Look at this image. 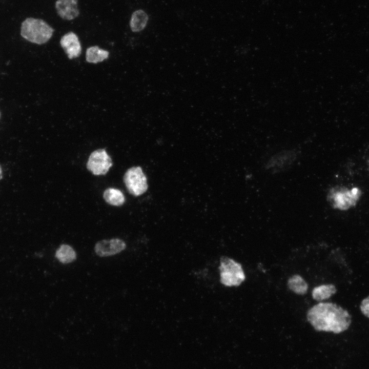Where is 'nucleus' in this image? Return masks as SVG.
<instances>
[{
  "label": "nucleus",
  "mask_w": 369,
  "mask_h": 369,
  "mask_svg": "<svg viewBox=\"0 0 369 369\" xmlns=\"http://www.w3.org/2000/svg\"><path fill=\"white\" fill-rule=\"evenodd\" d=\"M308 321L317 331L340 333L348 329L352 322L347 311L332 302H320L310 308Z\"/></svg>",
  "instance_id": "1"
},
{
  "label": "nucleus",
  "mask_w": 369,
  "mask_h": 369,
  "mask_svg": "<svg viewBox=\"0 0 369 369\" xmlns=\"http://www.w3.org/2000/svg\"><path fill=\"white\" fill-rule=\"evenodd\" d=\"M54 31L44 20L33 17L26 18L20 27L21 36L28 41L38 45L47 43L52 37Z\"/></svg>",
  "instance_id": "2"
},
{
  "label": "nucleus",
  "mask_w": 369,
  "mask_h": 369,
  "mask_svg": "<svg viewBox=\"0 0 369 369\" xmlns=\"http://www.w3.org/2000/svg\"><path fill=\"white\" fill-rule=\"evenodd\" d=\"M361 195V190L357 187L350 190L344 186H337L329 190L326 198L333 208L345 211L355 207Z\"/></svg>",
  "instance_id": "3"
},
{
  "label": "nucleus",
  "mask_w": 369,
  "mask_h": 369,
  "mask_svg": "<svg viewBox=\"0 0 369 369\" xmlns=\"http://www.w3.org/2000/svg\"><path fill=\"white\" fill-rule=\"evenodd\" d=\"M220 282L227 286H238L245 279L242 265L232 258L227 256L220 258Z\"/></svg>",
  "instance_id": "4"
},
{
  "label": "nucleus",
  "mask_w": 369,
  "mask_h": 369,
  "mask_svg": "<svg viewBox=\"0 0 369 369\" xmlns=\"http://www.w3.org/2000/svg\"><path fill=\"white\" fill-rule=\"evenodd\" d=\"M123 180L129 193L134 196H140L148 190L147 178L139 166L128 169Z\"/></svg>",
  "instance_id": "5"
},
{
  "label": "nucleus",
  "mask_w": 369,
  "mask_h": 369,
  "mask_svg": "<svg viewBox=\"0 0 369 369\" xmlns=\"http://www.w3.org/2000/svg\"><path fill=\"white\" fill-rule=\"evenodd\" d=\"M112 165V159L106 150L99 149L90 154L86 167L93 174L101 175H105Z\"/></svg>",
  "instance_id": "6"
},
{
  "label": "nucleus",
  "mask_w": 369,
  "mask_h": 369,
  "mask_svg": "<svg viewBox=\"0 0 369 369\" xmlns=\"http://www.w3.org/2000/svg\"><path fill=\"white\" fill-rule=\"evenodd\" d=\"M296 152L285 150L273 155L266 162L265 169L274 173H279L291 167L296 158Z\"/></svg>",
  "instance_id": "7"
},
{
  "label": "nucleus",
  "mask_w": 369,
  "mask_h": 369,
  "mask_svg": "<svg viewBox=\"0 0 369 369\" xmlns=\"http://www.w3.org/2000/svg\"><path fill=\"white\" fill-rule=\"evenodd\" d=\"M126 248L124 241L119 238H112L98 241L95 245L94 251L98 256L107 257L117 254Z\"/></svg>",
  "instance_id": "8"
},
{
  "label": "nucleus",
  "mask_w": 369,
  "mask_h": 369,
  "mask_svg": "<svg viewBox=\"0 0 369 369\" xmlns=\"http://www.w3.org/2000/svg\"><path fill=\"white\" fill-rule=\"evenodd\" d=\"M55 9L58 15L65 20L74 19L79 15L78 0H57Z\"/></svg>",
  "instance_id": "9"
},
{
  "label": "nucleus",
  "mask_w": 369,
  "mask_h": 369,
  "mask_svg": "<svg viewBox=\"0 0 369 369\" xmlns=\"http://www.w3.org/2000/svg\"><path fill=\"white\" fill-rule=\"evenodd\" d=\"M60 44L70 59L77 57L81 54V47L80 42L77 35L73 32H69L63 36Z\"/></svg>",
  "instance_id": "10"
},
{
  "label": "nucleus",
  "mask_w": 369,
  "mask_h": 369,
  "mask_svg": "<svg viewBox=\"0 0 369 369\" xmlns=\"http://www.w3.org/2000/svg\"><path fill=\"white\" fill-rule=\"evenodd\" d=\"M149 20L147 13L142 9H138L132 13L130 20V27L132 31L139 32L143 30L146 27Z\"/></svg>",
  "instance_id": "11"
},
{
  "label": "nucleus",
  "mask_w": 369,
  "mask_h": 369,
  "mask_svg": "<svg viewBox=\"0 0 369 369\" xmlns=\"http://www.w3.org/2000/svg\"><path fill=\"white\" fill-rule=\"evenodd\" d=\"M55 257L61 263L68 264L76 259V254L72 247L63 244L56 250Z\"/></svg>",
  "instance_id": "12"
},
{
  "label": "nucleus",
  "mask_w": 369,
  "mask_h": 369,
  "mask_svg": "<svg viewBox=\"0 0 369 369\" xmlns=\"http://www.w3.org/2000/svg\"><path fill=\"white\" fill-rule=\"evenodd\" d=\"M103 198L106 202L114 206H121L125 201L122 192L120 190L113 188L106 189L103 193Z\"/></svg>",
  "instance_id": "13"
},
{
  "label": "nucleus",
  "mask_w": 369,
  "mask_h": 369,
  "mask_svg": "<svg viewBox=\"0 0 369 369\" xmlns=\"http://www.w3.org/2000/svg\"><path fill=\"white\" fill-rule=\"evenodd\" d=\"M336 292L337 289L334 284H322L313 289L312 297L316 301H321L330 298Z\"/></svg>",
  "instance_id": "14"
},
{
  "label": "nucleus",
  "mask_w": 369,
  "mask_h": 369,
  "mask_svg": "<svg viewBox=\"0 0 369 369\" xmlns=\"http://www.w3.org/2000/svg\"><path fill=\"white\" fill-rule=\"evenodd\" d=\"M287 284L290 290L298 295H304L308 290L307 282L301 276L297 274L290 277Z\"/></svg>",
  "instance_id": "15"
},
{
  "label": "nucleus",
  "mask_w": 369,
  "mask_h": 369,
  "mask_svg": "<svg viewBox=\"0 0 369 369\" xmlns=\"http://www.w3.org/2000/svg\"><path fill=\"white\" fill-rule=\"evenodd\" d=\"M109 54L108 51L100 49L97 46H94L87 49L86 59L88 63L96 64L107 59Z\"/></svg>",
  "instance_id": "16"
},
{
  "label": "nucleus",
  "mask_w": 369,
  "mask_h": 369,
  "mask_svg": "<svg viewBox=\"0 0 369 369\" xmlns=\"http://www.w3.org/2000/svg\"><path fill=\"white\" fill-rule=\"evenodd\" d=\"M360 309L362 313L365 316L369 318V296L361 301Z\"/></svg>",
  "instance_id": "17"
},
{
  "label": "nucleus",
  "mask_w": 369,
  "mask_h": 369,
  "mask_svg": "<svg viewBox=\"0 0 369 369\" xmlns=\"http://www.w3.org/2000/svg\"><path fill=\"white\" fill-rule=\"evenodd\" d=\"M3 174H2V169L0 166V180L2 178Z\"/></svg>",
  "instance_id": "18"
},
{
  "label": "nucleus",
  "mask_w": 369,
  "mask_h": 369,
  "mask_svg": "<svg viewBox=\"0 0 369 369\" xmlns=\"http://www.w3.org/2000/svg\"><path fill=\"white\" fill-rule=\"evenodd\" d=\"M367 169L369 172V159H368V160L367 161Z\"/></svg>",
  "instance_id": "19"
}]
</instances>
